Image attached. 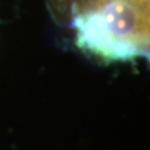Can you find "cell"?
<instances>
[{"label": "cell", "instance_id": "6da1fadb", "mask_svg": "<svg viewBox=\"0 0 150 150\" xmlns=\"http://www.w3.org/2000/svg\"><path fill=\"white\" fill-rule=\"evenodd\" d=\"M76 42L105 62L145 57L149 51V0H76Z\"/></svg>", "mask_w": 150, "mask_h": 150}]
</instances>
